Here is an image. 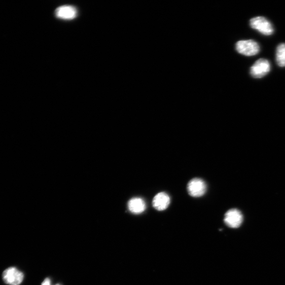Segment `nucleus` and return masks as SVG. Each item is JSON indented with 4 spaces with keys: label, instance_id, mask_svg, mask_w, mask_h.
<instances>
[{
    "label": "nucleus",
    "instance_id": "obj_1",
    "mask_svg": "<svg viewBox=\"0 0 285 285\" xmlns=\"http://www.w3.org/2000/svg\"><path fill=\"white\" fill-rule=\"evenodd\" d=\"M236 49L241 55L252 56L260 53V47L254 41H241L237 43Z\"/></svg>",
    "mask_w": 285,
    "mask_h": 285
},
{
    "label": "nucleus",
    "instance_id": "obj_2",
    "mask_svg": "<svg viewBox=\"0 0 285 285\" xmlns=\"http://www.w3.org/2000/svg\"><path fill=\"white\" fill-rule=\"evenodd\" d=\"M250 25L253 29L258 30L265 35L273 33V25L265 17H257L250 20Z\"/></svg>",
    "mask_w": 285,
    "mask_h": 285
},
{
    "label": "nucleus",
    "instance_id": "obj_3",
    "mask_svg": "<svg viewBox=\"0 0 285 285\" xmlns=\"http://www.w3.org/2000/svg\"><path fill=\"white\" fill-rule=\"evenodd\" d=\"M5 282L10 285H19L23 281L24 275L21 271L15 267H10L6 269L3 274Z\"/></svg>",
    "mask_w": 285,
    "mask_h": 285
},
{
    "label": "nucleus",
    "instance_id": "obj_4",
    "mask_svg": "<svg viewBox=\"0 0 285 285\" xmlns=\"http://www.w3.org/2000/svg\"><path fill=\"white\" fill-rule=\"evenodd\" d=\"M270 70L269 62L265 59H258L251 68V74L255 79H262Z\"/></svg>",
    "mask_w": 285,
    "mask_h": 285
},
{
    "label": "nucleus",
    "instance_id": "obj_5",
    "mask_svg": "<svg viewBox=\"0 0 285 285\" xmlns=\"http://www.w3.org/2000/svg\"><path fill=\"white\" fill-rule=\"evenodd\" d=\"M206 190V184L201 179H193L190 181L188 185V191L192 197H202L205 194Z\"/></svg>",
    "mask_w": 285,
    "mask_h": 285
},
{
    "label": "nucleus",
    "instance_id": "obj_6",
    "mask_svg": "<svg viewBox=\"0 0 285 285\" xmlns=\"http://www.w3.org/2000/svg\"><path fill=\"white\" fill-rule=\"evenodd\" d=\"M224 221L228 227L231 228H237L242 223L243 216L238 210L231 209L226 213Z\"/></svg>",
    "mask_w": 285,
    "mask_h": 285
},
{
    "label": "nucleus",
    "instance_id": "obj_7",
    "mask_svg": "<svg viewBox=\"0 0 285 285\" xmlns=\"http://www.w3.org/2000/svg\"><path fill=\"white\" fill-rule=\"evenodd\" d=\"M77 10L72 6H62L55 10L56 17L60 19L64 20H71L77 16Z\"/></svg>",
    "mask_w": 285,
    "mask_h": 285
},
{
    "label": "nucleus",
    "instance_id": "obj_8",
    "mask_svg": "<svg viewBox=\"0 0 285 285\" xmlns=\"http://www.w3.org/2000/svg\"><path fill=\"white\" fill-rule=\"evenodd\" d=\"M170 203V198L164 192H160L155 196L152 204L154 208L158 211H163L167 208Z\"/></svg>",
    "mask_w": 285,
    "mask_h": 285
},
{
    "label": "nucleus",
    "instance_id": "obj_9",
    "mask_svg": "<svg viewBox=\"0 0 285 285\" xmlns=\"http://www.w3.org/2000/svg\"><path fill=\"white\" fill-rule=\"evenodd\" d=\"M128 206L129 211L134 214L144 212L146 209L145 201L139 198H133L129 201Z\"/></svg>",
    "mask_w": 285,
    "mask_h": 285
},
{
    "label": "nucleus",
    "instance_id": "obj_10",
    "mask_svg": "<svg viewBox=\"0 0 285 285\" xmlns=\"http://www.w3.org/2000/svg\"><path fill=\"white\" fill-rule=\"evenodd\" d=\"M276 62L280 67H285V44L278 45L276 50Z\"/></svg>",
    "mask_w": 285,
    "mask_h": 285
},
{
    "label": "nucleus",
    "instance_id": "obj_11",
    "mask_svg": "<svg viewBox=\"0 0 285 285\" xmlns=\"http://www.w3.org/2000/svg\"><path fill=\"white\" fill-rule=\"evenodd\" d=\"M42 285H51V281L49 278H46L44 280L43 282ZM56 285H60L59 284H57Z\"/></svg>",
    "mask_w": 285,
    "mask_h": 285
}]
</instances>
